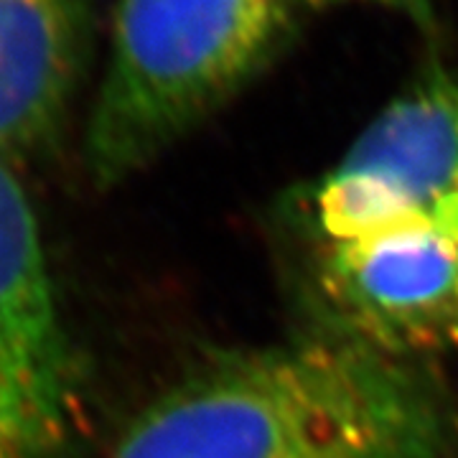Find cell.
<instances>
[{
  "label": "cell",
  "mask_w": 458,
  "mask_h": 458,
  "mask_svg": "<svg viewBox=\"0 0 458 458\" xmlns=\"http://www.w3.org/2000/svg\"><path fill=\"white\" fill-rule=\"evenodd\" d=\"M280 225L311 334L410 364L458 354V56L423 66Z\"/></svg>",
  "instance_id": "obj_1"
},
{
  "label": "cell",
  "mask_w": 458,
  "mask_h": 458,
  "mask_svg": "<svg viewBox=\"0 0 458 458\" xmlns=\"http://www.w3.org/2000/svg\"><path fill=\"white\" fill-rule=\"evenodd\" d=\"M456 415L423 364L321 334L199 361L110 458H443Z\"/></svg>",
  "instance_id": "obj_2"
},
{
  "label": "cell",
  "mask_w": 458,
  "mask_h": 458,
  "mask_svg": "<svg viewBox=\"0 0 458 458\" xmlns=\"http://www.w3.org/2000/svg\"><path fill=\"white\" fill-rule=\"evenodd\" d=\"M291 0H117L84 131L99 189L146 171L255 82L293 38Z\"/></svg>",
  "instance_id": "obj_3"
},
{
  "label": "cell",
  "mask_w": 458,
  "mask_h": 458,
  "mask_svg": "<svg viewBox=\"0 0 458 458\" xmlns=\"http://www.w3.org/2000/svg\"><path fill=\"white\" fill-rule=\"evenodd\" d=\"M84 377L26 189L0 158V458H74Z\"/></svg>",
  "instance_id": "obj_4"
},
{
  "label": "cell",
  "mask_w": 458,
  "mask_h": 458,
  "mask_svg": "<svg viewBox=\"0 0 458 458\" xmlns=\"http://www.w3.org/2000/svg\"><path fill=\"white\" fill-rule=\"evenodd\" d=\"M82 0H0V158L49 150L84 72Z\"/></svg>",
  "instance_id": "obj_5"
},
{
  "label": "cell",
  "mask_w": 458,
  "mask_h": 458,
  "mask_svg": "<svg viewBox=\"0 0 458 458\" xmlns=\"http://www.w3.org/2000/svg\"><path fill=\"white\" fill-rule=\"evenodd\" d=\"M291 3L298 11L342 5V3H367V5H379V8H387L394 13H403L426 31H433V26H436V0H291Z\"/></svg>",
  "instance_id": "obj_6"
}]
</instances>
